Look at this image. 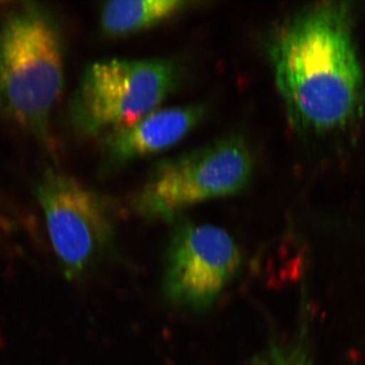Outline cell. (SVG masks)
Wrapping results in <instances>:
<instances>
[{"mask_svg": "<svg viewBox=\"0 0 365 365\" xmlns=\"http://www.w3.org/2000/svg\"><path fill=\"white\" fill-rule=\"evenodd\" d=\"M274 79L291 120L324 133L358 115L364 74L349 3L319 2L287 18L269 38Z\"/></svg>", "mask_w": 365, "mask_h": 365, "instance_id": "1", "label": "cell"}, {"mask_svg": "<svg viewBox=\"0 0 365 365\" xmlns=\"http://www.w3.org/2000/svg\"><path fill=\"white\" fill-rule=\"evenodd\" d=\"M63 54L61 29L47 9L21 4L0 22V98L44 143L65 83Z\"/></svg>", "mask_w": 365, "mask_h": 365, "instance_id": "2", "label": "cell"}, {"mask_svg": "<svg viewBox=\"0 0 365 365\" xmlns=\"http://www.w3.org/2000/svg\"><path fill=\"white\" fill-rule=\"evenodd\" d=\"M252 171L244 140L227 136L156 164L136 193L133 208L148 221H173L196 204L240 193Z\"/></svg>", "mask_w": 365, "mask_h": 365, "instance_id": "3", "label": "cell"}, {"mask_svg": "<svg viewBox=\"0 0 365 365\" xmlns=\"http://www.w3.org/2000/svg\"><path fill=\"white\" fill-rule=\"evenodd\" d=\"M180 68L164 58H112L91 63L71 105L82 133H111L155 110L175 88Z\"/></svg>", "mask_w": 365, "mask_h": 365, "instance_id": "4", "label": "cell"}, {"mask_svg": "<svg viewBox=\"0 0 365 365\" xmlns=\"http://www.w3.org/2000/svg\"><path fill=\"white\" fill-rule=\"evenodd\" d=\"M49 239L68 279L88 271L110 252L113 213L101 196L73 178L48 172L36 187Z\"/></svg>", "mask_w": 365, "mask_h": 365, "instance_id": "5", "label": "cell"}, {"mask_svg": "<svg viewBox=\"0 0 365 365\" xmlns=\"http://www.w3.org/2000/svg\"><path fill=\"white\" fill-rule=\"evenodd\" d=\"M241 262L238 245L222 228L180 221L164 262V296L178 308L207 312L236 277Z\"/></svg>", "mask_w": 365, "mask_h": 365, "instance_id": "6", "label": "cell"}, {"mask_svg": "<svg viewBox=\"0 0 365 365\" xmlns=\"http://www.w3.org/2000/svg\"><path fill=\"white\" fill-rule=\"evenodd\" d=\"M205 113L203 105L156 109L129 126L105 137L107 161L121 167L136 159L173 147L197 126Z\"/></svg>", "mask_w": 365, "mask_h": 365, "instance_id": "7", "label": "cell"}, {"mask_svg": "<svg viewBox=\"0 0 365 365\" xmlns=\"http://www.w3.org/2000/svg\"><path fill=\"white\" fill-rule=\"evenodd\" d=\"M179 0H117L105 3L100 11L103 33L122 36L150 29L186 8Z\"/></svg>", "mask_w": 365, "mask_h": 365, "instance_id": "8", "label": "cell"}, {"mask_svg": "<svg viewBox=\"0 0 365 365\" xmlns=\"http://www.w3.org/2000/svg\"><path fill=\"white\" fill-rule=\"evenodd\" d=\"M252 365H307L304 362H299L297 359L286 358L284 354L277 351L272 352L263 358L259 359Z\"/></svg>", "mask_w": 365, "mask_h": 365, "instance_id": "9", "label": "cell"}]
</instances>
